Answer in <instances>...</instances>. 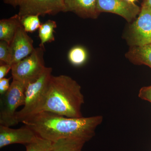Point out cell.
<instances>
[{"mask_svg":"<svg viewBox=\"0 0 151 151\" xmlns=\"http://www.w3.org/2000/svg\"><path fill=\"white\" fill-rule=\"evenodd\" d=\"M103 117L68 118L48 112H41L21 123L29 127L38 137L50 141L76 138L86 142L94 137L95 130L102 123Z\"/></svg>","mask_w":151,"mask_h":151,"instance_id":"1","label":"cell"},{"mask_svg":"<svg viewBox=\"0 0 151 151\" xmlns=\"http://www.w3.org/2000/svg\"><path fill=\"white\" fill-rule=\"evenodd\" d=\"M84 102L77 81L68 76L52 75L38 113L45 111L68 118H81Z\"/></svg>","mask_w":151,"mask_h":151,"instance_id":"2","label":"cell"},{"mask_svg":"<svg viewBox=\"0 0 151 151\" xmlns=\"http://www.w3.org/2000/svg\"><path fill=\"white\" fill-rule=\"evenodd\" d=\"M52 70L51 68L46 67L37 81L29 84L26 87L23 108L16 113L15 118L18 123L38 113L52 75Z\"/></svg>","mask_w":151,"mask_h":151,"instance_id":"3","label":"cell"},{"mask_svg":"<svg viewBox=\"0 0 151 151\" xmlns=\"http://www.w3.org/2000/svg\"><path fill=\"white\" fill-rule=\"evenodd\" d=\"M45 48L39 46L24 59L12 65V77L27 86L37 80L44 72Z\"/></svg>","mask_w":151,"mask_h":151,"instance_id":"4","label":"cell"},{"mask_svg":"<svg viewBox=\"0 0 151 151\" xmlns=\"http://www.w3.org/2000/svg\"><path fill=\"white\" fill-rule=\"evenodd\" d=\"M26 86L13 79L9 88L0 99V125L6 127L15 126L18 123L15 118L17 109L23 105Z\"/></svg>","mask_w":151,"mask_h":151,"instance_id":"5","label":"cell"},{"mask_svg":"<svg viewBox=\"0 0 151 151\" xmlns=\"http://www.w3.org/2000/svg\"><path fill=\"white\" fill-rule=\"evenodd\" d=\"M131 47L151 43V8L142 4L138 17L130 24L126 36Z\"/></svg>","mask_w":151,"mask_h":151,"instance_id":"6","label":"cell"},{"mask_svg":"<svg viewBox=\"0 0 151 151\" xmlns=\"http://www.w3.org/2000/svg\"><path fill=\"white\" fill-rule=\"evenodd\" d=\"M19 15H55L65 12L63 0H20Z\"/></svg>","mask_w":151,"mask_h":151,"instance_id":"7","label":"cell"},{"mask_svg":"<svg viewBox=\"0 0 151 151\" xmlns=\"http://www.w3.org/2000/svg\"><path fill=\"white\" fill-rule=\"evenodd\" d=\"M97 11L100 13L108 12L116 14L131 23L137 18L141 7L127 0H97Z\"/></svg>","mask_w":151,"mask_h":151,"instance_id":"8","label":"cell"},{"mask_svg":"<svg viewBox=\"0 0 151 151\" xmlns=\"http://www.w3.org/2000/svg\"><path fill=\"white\" fill-rule=\"evenodd\" d=\"M38 136L27 126L13 129L0 125V148L15 144L26 145L33 142Z\"/></svg>","mask_w":151,"mask_h":151,"instance_id":"9","label":"cell"},{"mask_svg":"<svg viewBox=\"0 0 151 151\" xmlns=\"http://www.w3.org/2000/svg\"><path fill=\"white\" fill-rule=\"evenodd\" d=\"M9 46L12 65L29 56L35 49L33 40L28 35L23 26L17 30Z\"/></svg>","mask_w":151,"mask_h":151,"instance_id":"10","label":"cell"},{"mask_svg":"<svg viewBox=\"0 0 151 151\" xmlns=\"http://www.w3.org/2000/svg\"><path fill=\"white\" fill-rule=\"evenodd\" d=\"M65 12H71L84 19H97V0H63Z\"/></svg>","mask_w":151,"mask_h":151,"instance_id":"11","label":"cell"},{"mask_svg":"<svg viewBox=\"0 0 151 151\" xmlns=\"http://www.w3.org/2000/svg\"><path fill=\"white\" fill-rule=\"evenodd\" d=\"M22 26V17L18 14L8 19L0 20V40H4L10 44L13 39L17 30Z\"/></svg>","mask_w":151,"mask_h":151,"instance_id":"12","label":"cell"},{"mask_svg":"<svg viewBox=\"0 0 151 151\" xmlns=\"http://www.w3.org/2000/svg\"><path fill=\"white\" fill-rule=\"evenodd\" d=\"M126 58L136 65H145L151 68V43L140 47H131Z\"/></svg>","mask_w":151,"mask_h":151,"instance_id":"13","label":"cell"},{"mask_svg":"<svg viewBox=\"0 0 151 151\" xmlns=\"http://www.w3.org/2000/svg\"><path fill=\"white\" fill-rule=\"evenodd\" d=\"M86 141L76 138L60 139L52 142V151H81Z\"/></svg>","mask_w":151,"mask_h":151,"instance_id":"14","label":"cell"},{"mask_svg":"<svg viewBox=\"0 0 151 151\" xmlns=\"http://www.w3.org/2000/svg\"><path fill=\"white\" fill-rule=\"evenodd\" d=\"M56 27V22L52 20H48L41 24L38 29L39 37L40 40V47L45 48V43L54 41V29Z\"/></svg>","mask_w":151,"mask_h":151,"instance_id":"15","label":"cell"},{"mask_svg":"<svg viewBox=\"0 0 151 151\" xmlns=\"http://www.w3.org/2000/svg\"><path fill=\"white\" fill-rule=\"evenodd\" d=\"M68 60L72 65L80 66L84 65L88 59V52L84 47L76 46L71 48L68 55Z\"/></svg>","mask_w":151,"mask_h":151,"instance_id":"16","label":"cell"},{"mask_svg":"<svg viewBox=\"0 0 151 151\" xmlns=\"http://www.w3.org/2000/svg\"><path fill=\"white\" fill-rule=\"evenodd\" d=\"M39 16L30 15L22 17V24L27 32H32L39 29L41 24Z\"/></svg>","mask_w":151,"mask_h":151,"instance_id":"17","label":"cell"},{"mask_svg":"<svg viewBox=\"0 0 151 151\" xmlns=\"http://www.w3.org/2000/svg\"><path fill=\"white\" fill-rule=\"evenodd\" d=\"M52 142L38 137L34 142L25 145L26 151H52Z\"/></svg>","mask_w":151,"mask_h":151,"instance_id":"18","label":"cell"},{"mask_svg":"<svg viewBox=\"0 0 151 151\" xmlns=\"http://www.w3.org/2000/svg\"><path fill=\"white\" fill-rule=\"evenodd\" d=\"M0 63L11 65L9 44L4 40H0Z\"/></svg>","mask_w":151,"mask_h":151,"instance_id":"19","label":"cell"},{"mask_svg":"<svg viewBox=\"0 0 151 151\" xmlns=\"http://www.w3.org/2000/svg\"><path fill=\"white\" fill-rule=\"evenodd\" d=\"M139 97L142 100L148 101L151 103V85L144 86L139 91Z\"/></svg>","mask_w":151,"mask_h":151,"instance_id":"20","label":"cell"},{"mask_svg":"<svg viewBox=\"0 0 151 151\" xmlns=\"http://www.w3.org/2000/svg\"><path fill=\"white\" fill-rule=\"evenodd\" d=\"M11 77L9 78H4L0 79V94L1 95L4 94L8 90L10 85L9 81Z\"/></svg>","mask_w":151,"mask_h":151,"instance_id":"21","label":"cell"},{"mask_svg":"<svg viewBox=\"0 0 151 151\" xmlns=\"http://www.w3.org/2000/svg\"><path fill=\"white\" fill-rule=\"evenodd\" d=\"M11 69L12 65L8 64H1L0 65V79L5 78Z\"/></svg>","mask_w":151,"mask_h":151,"instance_id":"22","label":"cell"},{"mask_svg":"<svg viewBox=\"0 0 151 151\" xmlns=\"http://www.w3.org/2000/svg\"><path fill=\"white\" fill-rule=\"evenodd\" d=\"M5 4L10 5L14 8L19 6L20 0H2Z\"/></svg>","mask_w":151,"mask_h":151,"instance_id":"23","label":"cell"},{"mask_svg":"<svg viewBox=\"0 0 151 151\" xmlns=\"http://www.w3.org/2000/svg\"><path fill=\"white\" fill-rule=\"evenodd\" d=\"M142 4L148 6L151 8V0H143V2Z\"/></svg>","mask_w":151,"mask_h":151,"instance_id":"24","label":"cell"},{"mask_svg":"<svg viewBox=\"0 0 151 151\" xmlns=\"http://www.w3.org/2000/svg\"><path fill=\"white\" fill-rule=\"evenodd\" d=\"M127 1L129 2L132 3V4H134L135 1H137V0H127Z\"/></svg>","mask_w":151,"mask_h":151,"instance_id":"25","label":"cell"}]
</instances>
